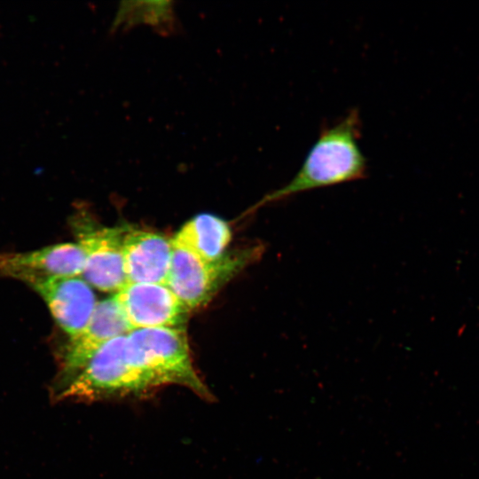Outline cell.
<instances>
[{"mask_svg":"<svg viewBox=\"0 0 479 479\" xmlns=\"http://www.w3.org/2000/svg\"><path fill=\"white\" fill-rule=\"evenodd\" d=\"M123 356L133 397L171 384L211 397L193 367L184 327L132 330L125 336Z\"/></svg>","mask_w":479,"mask_h":479,"instance_id":"cell-1","label":"cell"},{"mask_svg":"<svg viewBox=\"0 0 479 479\" xmlns=\"http://www.w3.org/2000/svg\"><path fill=\"white\" fill-rule=\"evenodd\" d=\"M361 128L357 109L323 128L293 178L267 194L258 205L364 178L367 161L359 145Z\"/></svg>","mask_w":479,"mask_h":479,"instance_id":"cell-2","label":"cell"},{"mask_svg":"<svg viewBox=\"0 0 479 479\" xmlns=\"http://www.w3.org/2000/svg\"><path fill=\"white\" fill-rule=\"evenodd\" d=\"M172 257L166 286L189 310L205 305L236 273L259 256L262 247L224 254L208 262L171 241Z\"/></svg>","mask_w":479,"mask_h":479,"instance_id":"cell-3","label":"cell"},{"mask_svg":"<svg viewBox=\"0 0 479 479\" xmlns=\"http://www.w3.org/2000/svg\"><path fill=\"white\" fill-rule=\"evenodd\" d=\"M114 297L132 330L184 327L190 311L163 284L126 283Z\"/></svg>","mask_w":479,"mask_h":479,"instance_id":"cell-4","label":"cell"},{"mask_svg":"<svg viewBox=\"0 0 479 479\" xmlns=\"http://www.w3.org/2000/svg\"><path fill=\"white\" fill-rule=\"evenodd\" d=\"M85 255L78 242H66L40 249L0 254V274L33 286L53 278L82 275Z\"/></svg>","mask_w":479,"mask_h":479,"instance_id":"cell-5","label":"cell"},{"mask_svg":"<svg viewBox=\"0 0 479 479\" xmlns=\"http://www.w3.org/2000/svg\"><path fill=\"white\" fill-rule=\"evenodd\" d=\"M127 229L99 227L78 234L85 263L82 279L103 292H118L126 283L122 240Z\"/></svg>","mask_w":479,"mask_h":479,"instance_id":"cell-6","label":"cell"},{"mask_svg":"<svg viewBox=\"0 0 479 479\" xmlns=\"http://www.w3.org/2000/svg\"><path fill=\"white\" fill-rule=\"evenodd\" d=\"M132 329L114 295L97 302L86 326L69 339L62 359L59 382L79 371L91 356L114 338L127 335Z\"/></svg>","mask_w":479,"mask_h":479,"instance_id":"cell-7","label":"cell"},{"mask_svg":"<svg viewBox=\"0 0 479 479\" xmlns=\"http://www.w3.org/2000/svg\"><path fill=\"white\" fill-rule=\"evenodd\" d=\"M31 287L70 338L86 326L98 302L91 287L80 276L49 279Z\"/></svg>","mask_w":479,"mask_h":479,"instance_id":"cell-8","label":"cell"},{"mask_svg":"<svg viewBox=\"0 0 479 479\" xmlns=\"http://www.w3.org/2000/svg\"><path fill=\"white\" fill-rule=\"evenodd\" d=\"M171 257V240L153 232L126 230L122 258L127 283L166 285Z\"/></svg>","mask_w":479,"mask_h":479,"instance_id":"cell-9","label":"cell"},{"mask_svg":"<svg viewBox=\"0 0 479 479\" xmlns=\"http://www.w3.org/2000/svg\"><path fill=\"white\" fill-rule=\"evenodd\" d=\"M232 239L229 224L211 214H200L186 222L171 240L201 259L218 260Z\"/></svg>","mask_w":479,"mask_h":479,"instance_id":"cell-10","label":"cell"},{"mask_svg":"<svg viewBox=\"0 0 479 479\" xmlns=\"http://www.w3.org/2000/svg\"><path fill=\"white\" fill-rule=\"evenodd\" d=\"M169 1H125L120 4L111 29H128L139 24L156 27L163 34L175 28V13Z\"/></svg>","mask_w":479,"mask_h":479,"instance_id":"cell-11","label":"cell"}]
</instances>
